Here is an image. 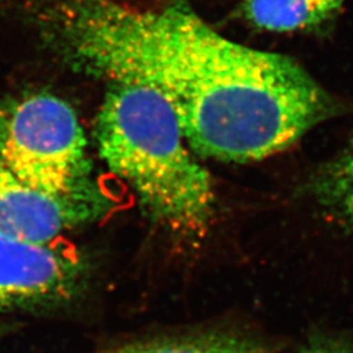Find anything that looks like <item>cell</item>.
<instances>
[{
  "label": "cell",
  "mask_w": 353,
  "mask_h": 353,
  "mask_svg": "<svg viewBox=\"0 0 353 353\" xmlns=\"http://www.w3.org/2000/svg\"><path fill=\"white\" fill-rule=\"evenodd\" d=\"M61 21L76 63L156 92L190 148L205 157L263 160L336 113L301 64L228 39L179 3L143 11L76 0Z\"/></svg>",
  "instance_id": "6da1fadb"
},
{
  "label": "cell",
  "mask_w": 353,
  "mask_h": 353,
  "mask_svg": "<svg viewBox=\"0 0 353 353\" xmlns=\"http://www.w3.org/2000/svg\"><path fill=\"white\" fill-rule=\"evenodd\" d=\"M102 160L139 195L152 216L201 233L214 211L210 173L190 153L176 113L152 89L113 83L96 125Z\"/></svg>",
  "instance_id": "7a4b0ae2"
},
{
  "label": "cell",
  "mask_w": 353,
  "mask_h": 353,
  "mask_svg": "<svg viewBox=\"0 0 353 353\" xmlns=\"http://www.w3.org/2000/svg\"><path fill=\"white\" fill-rule=\"evenodd\" d=\"M87 139L75 110L46 92L0 105V163L26 186L68 202L97 203Z\"/></svg>",
  "instance_id": "3957f363"
},
{
  "label": "cell",
  "mask_w": 353,
  "mask_h": 353,
  "mask_svg": "<svg viewBox=\"0 0 353 353\" xmlns=\"http://www.w3.org/2000/svg\"><path fill=\"white\" fill-rule=\"evenodd\" d=\"M80 280L77 261L54 245L0 233V310L67 300Z\"/></svg>",
  "instance_id": "277c9868"
},
{
  "label": "cell",
  "mask_w": 353,
  "mask_h": 353,
  "mask_svg": "<svg viewBox=\"0 0 353 353\" xmlns=\"http://www.w3.org/2000/svg\"><path fill=\"white\" fill-rule=\"evenodd\" d=\"M97 203L68 202L26 186L0 163V233L50 243L90 217Z\"/></svg>",
  "instance_id": "5b68a950"
},
{
  "label": "cell",
  "mask_w": 353,
  "mask_h": 353,
  "mask_svg": "<svg viewBox=\"0 0 353 353\" xmlns=\"http://www.w3.org/2000/svg\"><path fill=\"white\" fill-rule=\"evenodd\" d=\"M339 10L330 0H243L242 6L252 26L278 33L313 29Z\"/></svg>",
  "instance_id": "8992f818"
},
{
  "label": "cell",
  "mask_w": 353,
  "mask_h": 353,
  "mask_svg": "<svg viewBox=\"0 0 353 353\" xmlns=\"http://www.w3.org/2000/svg\"><path fill=\"white\" fill-rule=\"evenodd\" d=\"M118 353H267V350L243 336L202 335L140 343Z\"/></svg>",
  "instance_id": "52a82bcc"
},
{
  "label": "cell",
  "mask_w": 353,
  "mask_h": 353,
  "mask_svg": "<svg viewBox=\"0 0 353 353\" xmlns=\"http://www.w3.org/2000/svg\"><path fill=\"white\" fill-rule=\"evenodd\" d=\"M318 196L353 230V144L319 176Z\"/></svg>",
  "instance_id": "ba28073f"
},
{
  "label": "cell",
  "mask_w": 353,
  "mask_h": 353,
  "mask_svg": "<svg viewBox=\"0 0 353 353\" xmlns=\"http://www.w3.org/2000/svg\"><path fill=\"white\" fill-rule=\"evenodd\" d=\"M305 353H347L339 351V350H331V348H316V350H312V351H307Z\"/></svg>",
  "instance_id": "9c48e42d"
},
{
  "label": "cell",
  "mask_w": 353,
  "mask_h": 353,
  "mask_svg": "<svg viewBox=\"0 0 353 353\" xmlns=\"http://www.w3.org/2000/svg\"><path fill=\"white\" fill-rule=\"evenodd\" d=\"M330 1H332V3H334V4H335V6H338V7H339V8H341V4H343V3H344V0H330Z\"/></svg>",
  "instance_id": "30bf717a"
}]
</instances>
